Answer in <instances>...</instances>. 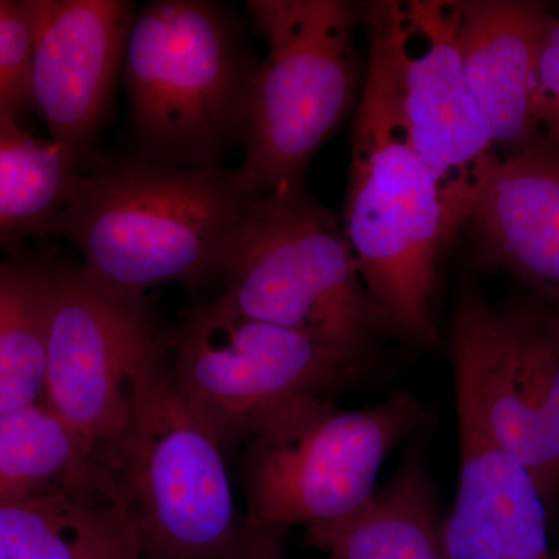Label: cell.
Wrapping results in <instances>:
<instances>
[{"instance_id":"30bf717a","label":"cell","mask_w":559,"mask_h":559,"mask_svg":"<svg viewBox=\"0 0 559 559\" xmlns=\"http://www.w3.org/2000/svg\"><path fill=\"white\" fill-rule=\"evenodd\" d=\"M168 347L145 296L110 288L83 266L51 270L43 403L103 471Z\"/></svg>"},{"instance_id":"5bb4252c","label":"cell","mask_w":559,"mask_h":559,"mask_svg":"<svg viewBox=\"0 0 559 559\" xmlns=\"http://www.w3.org/2000/svg\"><path fill=\"white\" fill-rule=\"evenodd\" d=\"M481 270L506 271L559 307V153L502 157L466 224Z\"/></svg>"},{"instance_id":"52a82bcc","label":"cell","mask_w":559,"mask_h":559,"mask_svg":"<svg viewBox=\"0 0 559 559\" xmlns=\"http://www.w3.org/2000/svg\"><path fill=\"white\" fill-rule=\"evenodd\" d=\"M248 11L267 53L253 79L245 157L235 171L242 190L259 198L304 179L355 102L358 14L342 0H252Z\"/></svg>"},{"instance_id":"277c9868","label":"cell","mask_w":559,"mask_h":559,"mask_svg":"<svg viewBox=\"0 0 559 559\" xmlns=\"http://www.w3.org/2000/svg\"><path fill=\"white\" fill-rule=\"evenodd\" d=\"M218 280L221 297L241 314L359 362L374 336L390 330L341 219L310 197L304 179L252 202L227 242Z\"/></svg>"},{"instance_id":"d6986e66","label":"cell","mask_w":559,"mask_h":559,"mask_svg":"<svg viewBox=\"0 0 559 559\" xmlns=\"http://www.w3.org/2000/svg\"><path fill=\"white\" fill-rule=\"evenodd\" d=\"M0 112V246L53 235L80 175L79 165L51 140Z\"/></svg>"},{"instance_id":"e0dca14e","label":"cell","mask_w":559,"mask_h":559,"mask_svg":"<svg viewBox=\"0 0 559 559\" xmlns=\"http://www.w3.org/2000/svg\"><path fill=\"white\" fill-rule=\"evenodd\" d=\"M331 559H450L423 468L407 459L385 487L348 516L307 528Z\"/></svg>"},{"instance_id":"44dd1931","label":"cell","mask_w":559,"mask_h":559,"mask_svg":"<svg viewBox=\"0 0 559 559\" xmlns=\"http://www.w3.org/2000/svg\"><path fill=\"white\" fill-rule=\"evenodd\" d=\"M36 0H0V112L20 117L32 106Z\"/></svg>"},{"instance_id":"9a60e30c","label":"cell","mask_w":559,"mask_h":559,"mask_svg":"<svg viewBox=\"0 0 559 559\" xmlns=\"http://www.w3.org/2000/svg\"><path fill=\"white\" fill-rule=\"evenodd\" d=\"M460 429L457 491L443 543L450 559H555L549 503L527 469L487 439Z\"/></svg>"},{"instance_id":"6da1fadb","label":"cell","mask_w":559,"mask_h":559,"mask_svg":"<svg viewBox=\"0 0 559 559\" xmlns=\"http://www.w3.org/2000/svg\"><path fill=\"white\" fill-rule=\"evenodd\" d=\"M255 200L223 164L108 162L80 171L53 235L121 293L145 296L170 283L200 289L219 278L227 242Z\"/></svg>"},{"instance_id":"ba28073f","label":"cell","mask_w":559,"mask_h":559,"mask_svg":"<svg viewBox=\"0 0 559 559\" xmlns=\"http://www.w3.org/2000/svg\"><path fill=\"white\" fill-rule=\"evenodd\" d=\"M459 428L507 452L559 498V307L530 294L489 307L463 286L452 325Z\"/></svg>"},{"instance_id":"3957f363","label":"cell","mask_w":559,"mask_h":559,"mask_svg":"<svg viewBox=\"0 0 559 559\" xmlns=\"http://www.w3.org/2000/svg\"><path fill=\"white\" fill-rule=\"evenodd\" d=\"M257 68L221 3H146L123 58L135 157L176 168L223 164L246 138Z\"/></svg>"},{"instance_id":"ac0fdd59","label":"cell","mask_w":559,"mask_h":559,"mask_svg":"<svg viewBox=\"0 0 559 559\" xmlns=\"http://www.w3.org/2000/svg\"><path fill=\"white\" fill-rule=\"evenodd\" d=\"M60 489L110 491L90 448L46 404L0 415V500Z\"/></svg>"},{"instance_id":"2e32d148","label":"cell","mask_w":559,"mask_h":559,"mask_svg":"<svg viewBox=\"0 0 559 559\" xmlns=\"http://www.w3.org/2000/svg\"><path fill=\"white\" fill-rule=\"evenodd\" d=\"M0 559H142L109 491L60 489L0 500Z\"/></svg>"},{"instance_id":"603a6c76","label":"cell","mask_w":559,"mask_h":559,"mask_svg":"<svg viewBox=\"0 0 559 559\" xmlns=\"http://www.w3.org/2000/svg\"><path fill=\"white\" fill-rule=\"evenodd\" d=\"M555 559H559V551H557V554H555Z\"/></svg>"},{"instance_id":"8fae6325","label":"cell","mask_w":559,"mask_h":559,"mask_svg":"<svg viewBox=\"0 0 559 559\" xmlns=\"http://www.w3.org/2000/svg\"><path fill=\"white\" fill-rule=\"evenodd\" d=\"M380 36L412 142L428 168L450 245L476 209L502 156L471 91L451 0H381L362 7Z\"/></svg>"},{"instance_id":"ffe728a7","label":"cell","mask_w":559,"mask_h":559,"mask_svg":"<svg viewBox=\"0 0 559 559\" xmlns=\"http://www.w3.org/2000/svg\"><path fill=\"white\" fill-rule=\"evenodd\" d=\"M51 270L0 264V415L43 403Z\"/></svg>"},{"instance_id":"5b68a950","label":"cell","mask_w":559,"mask_h":559,"mask_svg":"<svg viewBox=\"0 0 559 559\" xmlns=\"http://www.w3.org/2000/svg\"><path fill=\"white\" fill-rule=\"evenodd\" d=\"M224 450L165 360L143 381L105 465L142 559H259L238 516Z\"/></svg>"},{"instance_id":"9c48e42d","label":"cell","mask_w":559,"mask_h":559,"mask_svg":"<svg viewBox=\"0 0 559 559\" xmlns=\"http://www.w3.org/2000/svg\"><path fill=\"white\" fill-rule=\"evenodd\" d=\"M173 381L224 448L280 412L333 396L360 362L311 337L261 322L223 297L197 305L170 341Z\"/></svg>"},{"instance_id":"7a4b0ae2","label":"cell","mask_w":559,"mask_h":559,"mask_svg":"<svg viewBox=\"0 0 559 559\" xmlns=\"http://www.w3.org/2000/svg\"><path fill=\"white\" fill-rule=\"evenodd\" d=\"M369 64L355 124L342 230L390 330L437 344L440 259L450 246L436 182L419 159L380 36L367 28Z\"/></svg>"},{"instance_id":"4fadbf2b","label":"cell","mask_w":559,"mask_h":559,"mask_svg":"<svg viewBox=\"0 0 559 559\" xmlns=\"http://www.w3.org/2000/svg\"><path fill=\"white\" fill-rule=\"evenodd\" d=\"M463 70L502 157L539 146L535 66L550 10L530 0H455Z\"/></svg>"},{"instance_id":"7c38bea8","label":"cell","mask_w":559,"mask_h":559,"mask_svg":"<svg viewBox=\"0 0 559 559\" xmlns=\"http://www.w3.org/2000/svg\"><path fill=\"white\" fill-rule=\"evenodd\" d=\"M31 95L79 165L106 120L135 17L128 0H36Z\"/></svg>"},{"instance_id":"7402d4cb","label":"cell","mask_w":559,"mask_h":559,"mask_svg":"<svg viewBox=\"0 0 559 559\" xmlns=\"http://www.w3.org/2000/svg\"><path fill=\"white\" fill-rule=\"evenodd\" d=\"M535 119L539 146L559 153V14L551 11L536 55Z\"/></svg>"},{"instance_id":"8992f818","label":"cell","mask_w":559,"mask_h":559,"mask_svg":"<svg viewBox=\"0 0 559 559\" xmlns=\"http://www.w3.org/2000/svg\"><path fill=\"white\" fill-rule=\"evenodd\" d=\"M421 419L417 401L393 396L342 411L320 396L280 412L252 437L245 457V530L259 559H280L290 528L340 521L377 491L382 463Z\"/></svg>"}]
</instances>
